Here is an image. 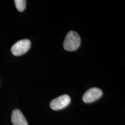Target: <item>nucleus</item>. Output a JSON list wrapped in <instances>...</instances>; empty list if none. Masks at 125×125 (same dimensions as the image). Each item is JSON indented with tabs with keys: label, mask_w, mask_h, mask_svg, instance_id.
Wrapping results in <instances>:
<instances>
[{
	"label": "nucleus",
	"mask_w": 125,
	"mask_h": 125,
	"mask_svg": "<svg viewBox=\"0 0 125 125\" xmlns=\"http://www.w3.org/2000/svg\"><path fill=\"white\" fill-rule=\"evenodd\" d=\"M81 43V38L76 31H71L67 33L64 39L63 46L67 51L72 52L78 48Z\"/></svg>",
	"instance_id": "1"
},
{
	"label": "nucleus",
	"mask_w": 125,
	"mask_h": 125,
	"mask_svg": "<svg viewBox=\"0 0 125 125\" xmlns=\"http://www.w3.org/2000/svg\"><path fill=\"white\" fill-rule=\"evenodd\" d=\"M31 47V41L28 39L19 40L12 46L11 51L13 55L19 56L26 53Z\"/></svg>",
	"instance_id": "2"
},
{
	"label": "nucleus",
	"mask_w": 125,
	"mask_h": 125,
	"mask_svg": "<svg viewBox=\"0 0 125 125\" xmlns=\"http://www.w3.org/2000/svg\"><path fill=\"white\" fill-rule=\"evenodd\" d=\"M70 103V97L68 94H63L52 100L50 106L54 110H58L67 107Z\"/></svg>",
	"instance_id": "3"
},
{
	"label": "nucleus",
	"mask_w": 125,
	"mask_h": 125,
	"mask_svg": "<svg viewBox=\"0 0 125 125\" xmlns=\"http://www.w3.org/2000/svg\"><path fill=\"white\" fill-rule=\"evenodd\" d=\"M103 95V91L98 88H92L86 91L83 96L85 103H91L100 98Z\"/></svg>",
	"instance_id": "4"
},
{
	"label": "nucleus",
	"mask_w": 125,
	"mask_h": 125,
	"mask_svg": "<svg viewBox=\"0 0 125 125\" xmlns=\"http://www.w3.org/2000/svg\"><path fill=\"white\" fill-rule=\"evenodd\" d=\"M11 121L13 125H28L22 113L19 109H14L11 115Z\"/></svg>",
	"instance_id": "5"
},
{
	"label": "nucleus",
	"mask_w": 125,
	"mask_h": 125,
	"mask_svg": "<svg viewBox=\"0 0 125 125\" xmlns=\"http://www.w3.org/2000/svg\"><path fill=\"white\" fill-rule=\"evenodd\" d=\"M16 8L19 11L23 12L26 8V0H15L14 1Z\"/></svg>",
	"instance_id": "6"
}]
</instances>
